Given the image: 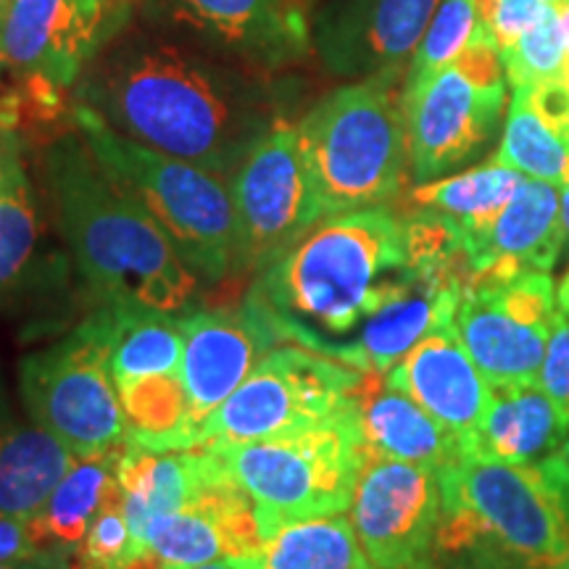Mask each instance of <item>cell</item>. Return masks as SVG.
<instances>
[{
  "instance_id": "4",
  "label": "cell",
  "mask_w": 569,
  "mask_h": 569,
  "mask_svg": "<svg viewBox=\"0 0 569 569\" xmlns=\"http://www.w3.org/2000/svg\"><path fill=\"white\" fill-rule=\"evenodd\" d=\"M440 490L438 569H567L569 501L540 465L465 457Z\"/></svg>"
},
{
  "instance_id": "36",
  "label": "cell",
  "mask_w": 569,
  "mask_h": 569,
  "mask_svg": "<svg viewBox=\"0 0 569 569\" xmlns=\"http://www.w3.org/2000/svg\"><path fill=\"white\" fill-rule=\"evenodd\" d=\"M538 386L551 396V401L569 422V315L565 311L557 317V325L551 330Z\"/></svg>"
},
{
  "instance_id": "17",
  "label": "cell",
  "mask_w": 569,
  "mask_h": 569,
  "mask_svg": "<svg viewBox=\"0 0 569 569\" xmlns=\"http://www.w3.org/2000/svg\"><path fill=\"white\" fill-rule=\"evenodd\" d=\"M180 327L184 340L180 375L201 425L282 343L251 298L232 311L180 315Z\"/></svg>"
},
{
  "instance_id": "46",
  "label": "cell",
  "mask_w": 569,
  "mask_h": 569,
  "mask_svg": "<svg viewBox=\"0 0 569 569\" xmlns=\"http://www.w3.org/2000/svg\"><path fill=\"white\" fill-rule=\"evenodd\" d=\"M6 9H9V0H0V30H3V19H6ZM3 59H0V77H3Z\"/></svg>"
},
{
  "instance_id": "31",
  "label": "cell",
  "mask_w": 569,
  "mask_h": 569,
  "mask_svg": "<svg viewBox=\"0 0 569 569\" xmlns=\"http://www.w3.org/2000/svg\"><path fill=\"white\" fill-rule=\"evenodd\" d=\"M142 543L161 565L169 567H198L211 565V561H227L232 557L222 519H219L217 509L206 496L203 486L198 490L193 503L156 517L148 525Z\"/></svg>"
},
{
  "instance_id": "47",
  "label": "cell",
  "mask_w": 569,
  "mask_h": 569,
  "mask_svg": "<svg viewBox=\"0 0 569 569\" xmlns=\"http://www.w3.org/2000/svg\"><path fill=\"white\" fill-rule=\"evenodd\" d=\"M496 3H498V0H478V6H480V17H482V13H486V11L493 9Z\"/></svg>"
},
{
  "instance_id": "23",
  "label": "cell",
  "mask_w": 569,
  "mask_h": 569,
  "mask_svg": "<svg viewBox=\"0 0 569 569\" xmlns=\"http://www.w3.org/2000/svg\"><path fill=\"white\" fill-rule=\"evenodd\" d=\"M209 461L211 453L203 448L151 451V448L130 443V440L122 446L117 480L122 488L127 522L142 549H146L142 538L156 517L184 509L196 501Z\"/></svg>"
},
{
  "instance_id": "32",
  "label": "cell",
  "mask_w": 569,
  "mask_h": 569,
  "mask_svg": "<svg viewBox=\"0 0 569 569\" xmlns=\"http://www.w3.org/2000/svg\"><path fill=\"white\" fill-rule=\"evenodd\" d=\"M42 222L24 163L0 184V298L11 296L32 274Z\"/></svg>"
},
{
  "instance_id": "19",
  "label": "cell",
  "mask_w": 569,
  "mask_h": 569,
  "mask_svg": "<svg viewBox=\"0 0 569 569\" xmlns=\"http://www.w3.org/2000/svg\"><path fill=\"white\" fill-rule=\"evenodd\" d=\"M461 240L472 277L522 269L551 272L565 248L559 188L528 177L493 222Z\"/></svg>"
},
{
  "instance_id": "33",
  "label": "cell",
  "mask_w": 569,
  "mask_h": 569,
  "mask_svg": "<svg viewBox=\"0 0 569 569\" xmlns=\"http://www.w3.org/2000/svg\"><path fill=\"white\" fill-rule=\"evenodd\" d=\"M511 90H536L567 77V40L557 3L546 6L540 17L501 53Z\"/></svg>"
},
{
  "instance_id": "38",
  "label": "cell",
  "mask_w": 569,
  "mask_h": 569,
  "mask_svg": "<svg viewBox=\"0 0 569 569\" xmlns=\"http://www.w3.org/2000/svg\"><path fill=\"white\" fill-rule=\"evenodd\" d=\"M40 551H48V549H40L38 540L32 536L30 525H27L24 519L0 517V561L27 559Z\"/></svg>"
},
{
  "instance_id": "21",
  "label": "cell",
  "mask_w": 569,
  "mask_h": 569,
  "mask_svg": "<svg viewBox=\"0 0 569 569\" xmlns=\"http://www.w3.org/2000/svg\"><path fill=\"white\" fill-rule=\"evenodd\" d=\"M361 430L369 457L443 469L465 459V448L415 398L388 386L386 375H367L359 390Z\"/></svg>"
},
{
  "instance_id": "12",
  "label": "cell",
  "mask_w": 569,
  "mask_h": 569,
  "mask_svg": "<svg viewBox=\"0 0 569 569\" xmlns=\"http://www.w3.org/2000/svg\"><path fill=\"white\" fill-rule=\"evenodd\" d=\"M243 269L264 272L325 219L298 124L277 119L230 177Z\"/></svg>"
},
{
  "instance_id": "25",
  "label": "cell",
  "mask_w": 569,
  "mask_h": 569,
  "mask_svg": "<svg viewBox=\"0 0 569 569\" xmlns=\"http://www.w3.org/2000/svg\"><path fill=\"white\" fill-rule=\"evenodd\" d=\"M119 453H122V446L101 457L77 459L69 467L38 515L27 519L40 549L61 551L77 559L92 517L98 515L109 490L117 486Z\"/></svg>"
},
{
  "instance_id": "48",
  "label": "cell",
  "mask_w": 569,
  "mask_h": 569,
  "mask_svg": "<svg viewBox=\"0 0 569 569\" xmlns=\"http://www.w3.org/2000/svg\"><path fill=\"white\" fill-rule=\"evenodd\" d=\"M319 3V0H309V6H317Z\"/></svg>"
},
{
  "instance_id": "11",
  "label": "cell",
  "mask_w": 569,
  "mask_h": 569,
  "mask_svg": "<svg viewBox=\"0 0 569 569\" xmlns=\"http://www.w3.org/2000/svg\"><path fill=\"white\" fill-rule=\"evenodd\" d=\"M559 315L551 274L522 269L475 274L453 322L490 388H507L538 382Z\"/></svg>"
},
{
  "instance_id": "30",
  "label": "cell",
  "mask_w": 569,
  "mask_h": 569,
  "mask_svg": "<svg viewBox=\"0 0 569 569\" xmlns=\"http://www.w3.org/2000/svg\"><path fill=\"white\" fill-rule=\"evenodd\" d=\"M496 161L530 180L565 188L569 182V134L536 109L525 90H511V103Z\"/></svg>"
},
{
  "instance_id": "27",
  "label": "cell",
  "mask_w": 569,
  "mask_h": 569,
  "mask_svg": "<svg viewBox=\"0 0 569 569\" xmlns=\"http://www.w3.org/2000/svg\"><path fill=\"white\" fill-rule=\"evenodd\" d=\"M230 565L234 569H377L346 515L284 522L256 557Z\"/></svg>"
},
{
  "instance_id": "49",
  "label": "cell",
  "mask_w": 569,
  "mask_h": 569,
  "mask_svg": "<svg viewBox=\"0 0 569 569\" xmlns=\"http://www.w3.org/2000/svg\"><path fill=\"white\" fill-rule=\"evenodd\" d=\"M3 182H6V180H3ZM3 182H0V184H3Z\"/></svg>"
},
{
  "instance_id": "9",
  "label": "cell",
  "mask_w": 569,
  "mask_h": 569,
  "mask_svg": "<svg viewBox=\"0 0 569 569\" xmlns=\"http://www.w3.org/2000/svg\"><path fill=\"white\" fill-rule=\"evenodd\" d=\"M507 90L503 59L482 24L448 67L403 88L409 167L419 182L465 167L493 140Z\"/></svg>"
},
{
  "instance_id": "10",
  "label": "cell",
  "mask_w": 569,
  "mask_h": 569,
  "mask_svg": "<svg viewBox=\"0 0 569 569\" xmlns=\"http://www.w3.org/2000/svg\"><path fill=\"white\" fill-rule=\"evenodd\" d=\"M365 377L359 369L303 346H277L206 419L198 448L219 451L322 422L359 393Z\"/></svg>"
},
{
  "instance_id": "42",
  "label": "cell",
  "mask_w": 569,
  "mask_h": 569,
  "mask_svg": "<svg viewBox=\"0 0 569 569\" xmlns=\"http://www.w3.org/2000/svg\"><path fill=\"white\" fill-rule=\"evenodd\" d=\"M561 240H565L561 253L569 256V182L561 188Z\"/></svg>"
},
{
  "instance_id": "1",
  "label": "cell",
  "mask_w": 569,
  "mask_h": 569,
  "mask_svg": "<svg viewBox=\"0 0 569 569\" xmlns=\"http://www.w3.org/2000/svg\"><path fill=\"white\" fill-rule=\"evenodd\" d=\"M74 88L124 138L227 180L282 119L267 74L167 32L117 34Z\"/></svg>"
},
{
  "instance_id": "29",
  "label": "cell",
  "mask_w": 569,
  "mask_h": 569,
  "mask_svg": "<svg viewBox=\"0 0 569 569\" xmlns=\"http://www.w3.org/2000/svg\"><path fill=\"white\" fill-rule=\"evenodd\" d=\"M525 180L528 177L519 174L517 169L490 159L469 172L417 184L409 201L415 209L436 211L453 219L459 224L461 238H467L493 222Z\"/></svg>"
},
{
  "instance_id": "41",
  "label": "cell",
  "mask_w": 569,
  "mask_h": 569,
  "mask_svg": "<svg viewBox=\"0 0 569 569\" xmlns=\"http://www.w3.org/2000/svg\"><path fill=\"white\" fill-rule=\"evenodd\" d=\"M130 569H234L230 561H211V565H198V567H169V565H161L159 559L153 557L151 551L142 553V557L134 561Z\"/></svg>"
},
{
  "instance_id": "50",
  "label": "cell",
  "mask_w": 569,
  "mask_h": 569,
  "mask_svg": "<svg viewBox=\"0 0 569 569\" xmlns=\"http://www.w3.org/2000/svg\"><path fill=\"white\" fill-rule=\"evenodd\" d=\"M567 569H569V565H567Z\"/></svg>"
},
{
  "instance_id": "20",
  "label": "cell",
  "mask_w": 569,
  "mask_h": 569,
  "mask_svg": "<svg viewBox=\"0 0 569 569\" xmlns=\"http://www.w3.org/2000/svg\"><path fill=\"white\" fill-rule=\"evenodd\" d=\"M465 288L461 277L415 267L409 288L359 330L351 346V367L365 375H388L427 332L457 319Z\"/></svg>"
},
{
  "instance_id": "28",
  "label": "cell",
  "mask_w": 569,
  "mask_h": 569,
  "mask_svg": "<svg viewBox=\"0 0 569 569\" xmlns=\"http://www.w3.org/2000/svg\"><path fill=\"white\" fill-rule=\"evenodd\" d=\"M109 311L113 380L180 372L184 351L180 315L138 303H109Z\"/></svg>"
},
{
  "instance_id": "26",
  "label": "cell",
  "mask_w": 569,
  "mask_h": 569,
  "mask_svg": "<svg viewBox=\"0 0 569 569\" xmlns=\"http://www.w3.org/2000/svg\"><path fill=\"white\" fill-rule=\"evenodd\" d=\"M127 419V440L151 451L198 448L201 422L182 375H148L117 382Z\"/></svg>"
},
{
  "instance_id": "18",
  "label": "cell",
  "mask_w": 569,
  "mask_h": 569,
  "mask_svg": "<svg viewBox=\"0 0 569 569\" xmlns=\"http://www.w3.org/2000/svg\"><path fill=\"white\" fill-rule=\"evenodd\" d=\"M465 448V457L486 419L493 388L461 343L457 322H446L419 340L386 375Z\"/></svg>"
},
{
  "instance_id": "40",
  "label": "cell",
  "mask_w": 569,
  "mask_h": 569,
  "mask_svg": "<svg viewBox=\"0 0 569 569\" xmlns=\"http://www.w3.org/2000/svg\"><path fill=\"white\" fill-rule=\"evenodd\" d=\"M538 465L549 472V478L557 482L559 490L567 496V501H569V432H567V438L559 443L557 451H553L551 457L540 459Z\"/></svg>"
},
{
  "instance_id": "5",
  "label": "cell",
  "mask_w": 569,
  "mask_h": 569,
  "mask_svg": "<svg viewBox=\"0 0 569 569\" xmlns=\"http://www.w3.org/2000/svg\"><path fill=\"white\" fill-rule=\"evenodd\" d=\"M71 122L103 172L151 213L198 280L219 282L243 272L227 177L124 138L82 103L71 106Z\"/></svg>"
},
{
  "instance_id": "2",
  "label": "cell",
  "mask_w": 569,
  "mask_h": 569,
  "mask_svg": "<svg viewBox=\"0 0 569 569\" xmlns=\"http://www.w3.org/2000/svg\"><path fill=\"white\" fill-rule=\"evenodd\" d=\"M415 280L407 222L388 206L332 213L259 272L246 298L288 343L351 367L365 322Z\"/></svg>"
},
{
  "instance_id": "7",
  "label": "cell",
  "mask_w": 569,
  "mask_h": 569,
  "mask_svg": "<svg viewBox=\"0 0 569 569\" xmlns=\"http://www.w3.org/2000/svg\"><path fill=\"white\" fill-rule=\"evenodd\" d=\"M213 453L256 501L264 540L284 522L343 515L367 461L359 393L322 422Z\"/></svg>"
},
{
  "instance_id": "22",
  "label": "cell",
  "mask_w": 569,
  "mask_h": 569,
  "mask_svg": "<svg viewBox=\"0 0 569 569\" xmlns=\"http://www.w3.org/2000/svg\"><path fill=\"white\" fill-rule=\"evenodd\" d=\"M569 422L538 382L493 388V401L467 457L538 465L567 438Z\"/></svg>"
},
{
  "instance_id": "6",
  "label": "cell",
  "mask_w": 569,
  "mask_h": 569,
  "mask_svg": "<svg viewBox=\"0 0 569 569\" xmlns=\"http://www.w3.org/2000/svg\"><path fill=\"white\" fill-rule=\"evenodd\" d=\"M403 74H375L327 92L298 122L325 217L386 206L409 169Z\"/></svg>"
},
{
  "instance_id": "34",
  "label": "cell",
  "mask_w": 569,
  "mask_h": 569,
  "mask_svg": "<svg viewBox=\"0 0 569 569\" xmlns=\"http://www.w3.org/2000/svg\"><path fill=\"white\" fill-rule=\"evenodd\" d=\"M480 27L478 0H440L436 17L419 40L415 56H411L403 88L427 80L443 67H448L469 46Z\"/></svg>"
},
{
  "instance_id": "24",
  "label": "cell",
  "mask_w": 569,
  "mask_h": 569,
  "mask_svg": "<svg viewBox=\"0 0 569 569\" xmlns=\"http://www.w3.org/2000/svg\"><path fill=\"white\" fill-rule=\"evenodd\" d=\"M74 461V453L38 425H0V517L32 519Z\"/></svg>"
},
{
  "instance_id": "35",
  "label": "cell",
  "mask_w": 569,
  "mask_h": 569,
  "mask_svg": "<svg viewBox=\"0 0 569 569\" xmlns=\"http://www.w3.org/2000/svg\"><path fill=\"white\" fill-rule=\"evenodd\" d=\"M142 553L148 551L132 536L117 480L98 515L92 517L88 536L77 551L74 569H130Z\"/></svg>"
},
{
  "instance_id": "8",
  "label": "cell",
  "mask_w": 569,
  "mask_h": 569,
  "mask_svg": "<svg viewBox=\"0 0 569 569\" xmlns=\"http://www.w3.org/2000/svg\"><path fill=\"white\" fill-rule=\"evenodd\" d=\"M109 356L111 311L103 303L67 338L27 353L19 365L27 415L61 440L74 459L101 457L127 443V419Z\"/></svg>"
},
{
  "instance_id": "13",
  "label": "cell",
  "mask_w": 569,
  "mask_h": 569,
  "mask_svg": "<svg viewBox=\"0 0 569 569\" xmlns=\"http://www.w3.org/2000/svg\"><path fill=\"white\" fill-rule=\"evenodd\" d=\"M140 0H9L0 59L27 88L63 92L130 24Z\"/></svg>"
},
{
  "instance_id": "44",
  "label": "cell",
  "mask_w": 569,
  "mask_h": 569,
  "mask_svg": "<svg viewBox=\"0 0 569 569\" xmlns=\"http://www.w3.org/2000/svg\"><path fill=\"white\" fill-rule=\"evenodd\" d=\"M557 301H559V309L565 311V315H569V269H567V274L561 277V282L557 288Z\"/></svg>"
},
{
  "instance_id": "16",
  "label": "cell",
  "mask_w": 569,
  "mask_h": 569,
  "mask_svg": "<svg viewBox=\"0 0 569 569\" xmlns=\"http://www.w3.org/2000/svg\"><path fill=\"white\" fill-rule=\"evenodd\" d=\"M440 0H319L311 42L332 77L403 74Z\"/></svg>"
},
{
  "instance_id": "43",
  "label": "cell",
  "mask_w": 569,
  "mask_h": 569,
  "mask_svg": "<svg viewBox=\"0 0 569 569\" xmlns=\"http://www.w3.org/2000/svg\"><path fill=\"white\" fill-rule=\"evenodd\" d=\"M553 3H557L561 30H565V40H567V80H569V0H553Z\"/></svg>"
},
{
  "instance_id": "15",
  "label": "cell",
  "mask_w": 569,
  "mask_h": 569,
  "mask_svg": "<svg viewBox=\"0 0 569 569\" xmlns=\"http://www.w3.org/2000/svg\"><path fill=\"white\" fill-rule=\"evenodd\" d=\"M443 509L436 469L369 457L356 482L351 525L377 569H407L430 557Z\"/></svg>"
},
{
  "instance_id": "3",
  "label": "cell",
  "mask_w": 569,
  "mask_h": 569,
  "mask_svg": "<svg viewBox=\"0 0 569 569\" xmlns=\"http://www.w3.org/2000/svg\"><path fill=\"white\" fill-rule=\"evenodd\" d=\"M46 182L61 238L103 303H138L182 315L201 288L172 240L84 146L80 132L48 146Z\"/></svg>"
},
{
  "instance_id": "14",
  "label": "cell",
  "mask_w": 569,
  "mask_h": 569,
  "mask_svg": "<svg viewBox=\"0 0 569 569\" xmlns=\"http://www.w3.org/2000/svg\"><path fill=\"white\" fill-rule=\"evenodd\" d=\"M161 32L272 74L315 53L309 0H140Z\"/></svg>"
},
{
  "instance_id": "45",
  "label": "cell",
  "mask_w": 569,
  "mask_h": 569,
  "mask_svg": "<svg viewBox=\"0 0 569 569\" xmlns=\"http://www.w3.org/2000/svg\"><path fill=\"white\" fill-rule=\"evenodd\" d=\"M407 569H438V567H436V561H432L430 557H425V559H419V561H415V565H411V567H407Z\"/></svg>"
},
{
  "instance_id": "37",
  "label": "cell",
  "mask_w": 569,
  "mask_h": 569,
  "mask_svg": "<svg viewBox=\"0 0 569 569\" xmlns=\"http://www.w3.org/2000/svg\"><path fill=\"white\" fill-rule=\"evenodd\" d=\"M21 101L17 96H0V182L13 169L21 167V140H19Z\"/></svg>"
},
{
  "instance_id": "39",
  "label": "cell",
  "mask_w": 569,
  "mask_h": 569,
  "mask_svg": "<svg viewBox=\"0 0 569 569\" xmlns=\"http://www.w3.org/2000/svg\"><path fill=\"white\" fill-rule=\"evenodd\" d=\"M0 569H74V559L61 551H40L27 559L0 561Z\"/></svg>"
}]
</instances>
